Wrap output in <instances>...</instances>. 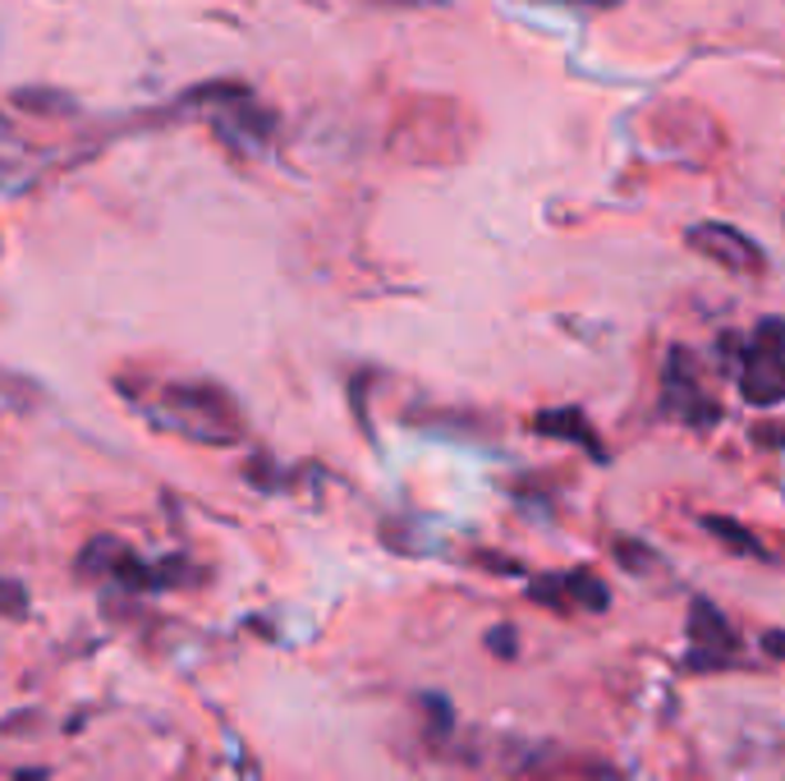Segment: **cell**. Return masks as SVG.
<instances>
[{"mask_svg": "<svg viewBox=\"0 0 785 781\" xmlns=\"http://www.w3.org/2000/svg\"><path fill=\"white\" fill-rule=\"evenodd\" d=\"M740 391L748 404H781L785 400V354H767V350L748 346Z\"/></svg>", "mask_w": 785, "mask_h": 781, "instance_id": "cell-5", "label": "cell"}, {"mask_svg": "<svg viewBox=\"0 0 785 781\" xmlns=\"http://www.w3.org/2000/svg\"><path fill=\"white\" fill-rule=\"evenodd\" d=\"M533 432H543V436H560V442H579L592 460H607L602 442H598V432L588 428V419L579 410H543L538 419H533Z\"/></svg>", "mask_w": 785, "mask_h": 781, "instance_id": "cell-6", "label": "cell"}, {"mask_svg": "<svg viewBox=\"0 0 785 781\" xmlns=\"http://www.w3.org/2000/svg\"><path fill=\"white\" fill-rule=\"evenodd\" d=\"M565 593H570V603L583 607V612H607L611 607V588L598 579V575H588V571H565Z\"/></svg>", "mask_w": 785, "mask_h": 781, "instance_id": "cell-8", "label": "cell"}, {"mask_svg": "<svg viewBox=\"0 0 785 781\" xmlns=\"http://www.w3.org/2000/svg\"><path fill=\"white\" fill-rule=\"evenodd\" d=\"M667 410L675 419H684V423H694V428H707V423L721 419V404L707 391H699L694 372H689V354L671 359V372H667Z\"/></svg>", "mask_w": 785, "mask_h": 781, "instance_id": "cell-3", "label": "cell"}, {"mask_svg": "<svg viewBox=\"0 0 785 781\" xmlns=\"http://www.w3.org/2000/svg\"><path fill=\"white\" fill-rule=\"evenodd\" d=\"M689 248H699V254H707L726 271H744V276L763 271V248L726 222H699L694 230H689Z\"/></svg>", "mask_w": 785, "mask_h": 781, "instance_id": "cell-2", "label": "cell"}, {"mask_svg": "<svg viewBox=\"0 0 785 781\" xmlns=\"http://www.w3.org/2000/svg\"><path fill=\"white\" fill-rule=\"evenodd\" d=\"M382 10H446L451 0H372Z\"/></svg>", "mask_w": 785, "mask_h": 781, "instance_id": "cell-17", "label": "cell"}, {"mask_svg": "<svg viewBox=\"0 0 785 781\" xmlns=\"http://www.w3.org/2000/svg\"><path fill=\"white\" fill-rule=\"evenodd\" d=\"M556 6H588V10H611L620 0H556Z\"/></svg>", "mask_w": 785, "mask_h": 781, "instance_id": "cell-20", "label": "cell"}, {"mask_svg": "<svg viewBox=\"0 0 785 781\" xmlns=\"http://www.w3.org/2000/svg\"><path fill=\"white\" fill-rule=\"evenodd\" d=\"M758 442H776L785 451V428H758Z\"/></svg>", "mask_w": 785, "mask_h": 781, "instance_id": "cell-21", "label": "cell"}, {"mask_svg": "<svg viewBox=\"0 0 785 781\" xmlns=\"http://www.w3.org/2000/svg\"><path fill=\"white\" fill-rule=\"evenodd\" d=\"M487 652H496L500 662H515L519 658V630H515V625H492V630H487Z\"/></svg>", "mask_w": 785, "mask_h": 781, "instance_id": "cell-15", "label": "cell"}, {"mask_svg": "<svg viewBox=\"0 0 785 781\" xmlns=\"http://www.w3.org/2000/svg\"><path fill=\"white\" fill-rule=\"evenodd\" d=\"M703 528H707L712 538H721V543H726L731 552H740V556H753V561H767V547H763L758 538H753V534H748V528H744L740 520H731V515H707V520H703Z\"/></svg>", "mask_w": 785, "mask_h": 781, "instance_id": "cell-7", "label": "cell"}, {"mask_svg": "<svg viewBox=\"0 0 785 781\" xmlns=\"http://www.w3.org/2000/svg\"><path fill=\"white\" fill-rule=\"evenodd\" d=\"M753 350L785 354V318H763L758 327H753Z\"/></svg>", "mask_w": 785, "mask_h": 781, "instance_id": "cell-14", "label": "cell"}, {"mask_svg": "<svg viewBox=\"0 0 785 781\" xmlns=\"http://www.w3.org/2000/svg\"><path fill=\"white\" fill-rule=\"evenodd\" d=\"M763 652L781 662V658H785V630H767V635H763Z\"/></svg>", "mask_w": 785, "mask_h": 781, "instance_id": "cell-19", "label": "cell"}, {"mask_svg": "<svg viewBox=\"0 0 785 781\" xmlns=\"http://www.w3.org/2000/svg\"><path fill=\"white\" fill-rule=\"evenodd\" d=\"M130 552L120 538H92L83 552H79V571L83 575H115V566H120V556Z\"/></svg>", "mask_w": 785, "mask_h": 781, "instance_id": "cell-10", "label": "cell"}, {"mask_svg": "<svg viewBox=\"0 0 785 781\" xmlns=\"http://www.w3.org/2000/svg\"><path fill=\"white\" fill-rule=\"evenodd\" d=\"M478 566H487V571H500V575H524V566H519V561L492 556V552H483V556H478Z\"/></svg>", "mask_w": 785, "mask_h": 781, "instance_id": "cell-18", "label": "cell"}, {"mask_svg": "<svg viewBox=\"0 0 785 781\" xmlns=\"http://www.w3.org/2000/svg\"><path fill=\"white\" fill-rule=\"evenodd\" d=\"M689 639H694V667H721L726 662V652L735 648V635H731V625H726V616H721L712 603H694L689 607Z\"/></svg>", "mask_w": 785, "mask_h": 781, "instance_id": "cell-4", "label": "cell"}, {"mask_svg": "<svg viewBox=\"0 0 785 781\" xmlns=\"http://www.w3.org/2000/svg\"><path fill=\"white\" fill-rule=\"evenodd\" d=\"M28 607H33L28 588H23L19 579H6V575H0V616H6V620H23Z\"/></svg>", "mask_w": 785, "mask_h": 781, "instance_id": "cell-13", "label": "cell"}, {"mask_svg": "<svg viewBox=\"0 0 785 781\" xmlns=\"http://www.w3.org/2000/svg\"><path fill=\"white\" fill-rule=\"evenodd\" d=\"M14 102L23 111H33V115H51V120H65L79 111V102L70 97V92H55V88H23L14 92Z\"/></svg>", "mask_w": 785, "mask_h": 781, "instance_id": "cell-9", "label": "cell"}, {"mask_svg": "<svg viewBox=\"0 0 785 781\" xmlns=\"http://www.w3.org/2000/svg\"><path fill=\"white\" fill-rule=\"evenodd\" d=\"M162 404L171 410V419H162V423L184 432V436H198V442H216V446H226L239 436V410H235L230 391L211 387V382L166 387Z\"/></svg>", "mask_w": 785, "mask_h": 781, "instance_id": "cell-1", "label": "cell"}, {"mask_svg": "<svg viewBox=\"0 0 785 781\" xmlns=\"http://www.w3.org/2000/svg\"><path fill=\"white\" fill-rule=\"evenodd\" d=\"M14 781H51V772H42V768H33V772L19 768V772H14Z\"/></svg>", "mask_w": 785, "mask_h": 781, "instance_id": "cell-22", "label": "cell"}, {"mask_svg": "<svg viewBox=\"0 0 785 781\" xmlns=\"http://www.w3.org/2000/svg\"><path fill=\"white\" fill-rule=\"evenodd\" d=\"M616 561L630 575H648V571H657V552L648 547V543H634V538H616Z\"/></svg>", "mask_w": 785, "mask_h": 781, "instance_id": "cell-11", "label": "cell"}, {"mask_svg": "<svg viewBox=\"0 0 785 781\" xmlns=\"http://www.w3.org/2000/svg\"><path fill=\"white\" fill-rule=\"evenodd\" d=\"M423 708L432 712V731H436V736H446V731L455 727V708H451L442 695H423Z\"/></svg>", "mask_w": 785, "mask_h": 781, "instance_id": "cell-16", "label": "cell"}, {"mask_svg": "<svg viewBox=\"0 0 785 781\" xmlns=\"http://www.w3.org/2000/svg\"><path fill=\"white\" fill-rule=\"evenodd\" d=\"M528 598H533V603H543V607H551V612L575 607V603H570V593H565V579H560V575L533 579V584H528Z\"/></svg>", "mask_w": 785, "mask_h": 781, "instance_id": "cell-12", "label": "cell"}]
</instances>
